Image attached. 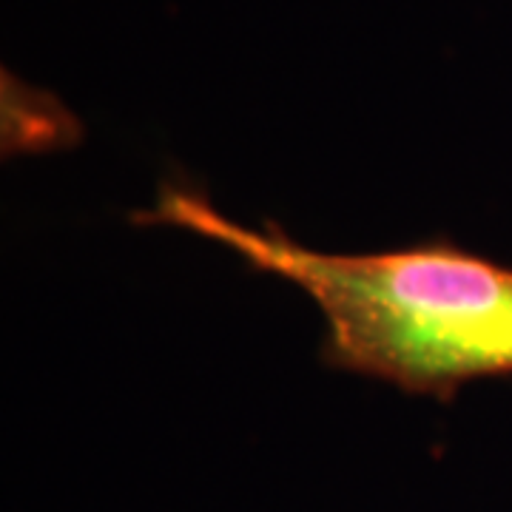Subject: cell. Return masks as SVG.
<instances>
[{
	"instance_id": "1",
	"label": "cell",
	"mask_w": 512,
	"mask_h": 512,
	"mask_svg": "<svg viewBox=\"0 0 512 512\" xmlns=\"http://www.w3.org/2000/svg\"><path fill=\"white\" fill-rule=\"evenodd\" d=\"M137 220L211 239L311 296L328 365L439 399L481 376L512 373V268L450 239L325 254L274 222L231 220L202 191L177 183H165Z\"/></svg>"
}]
</instances>
